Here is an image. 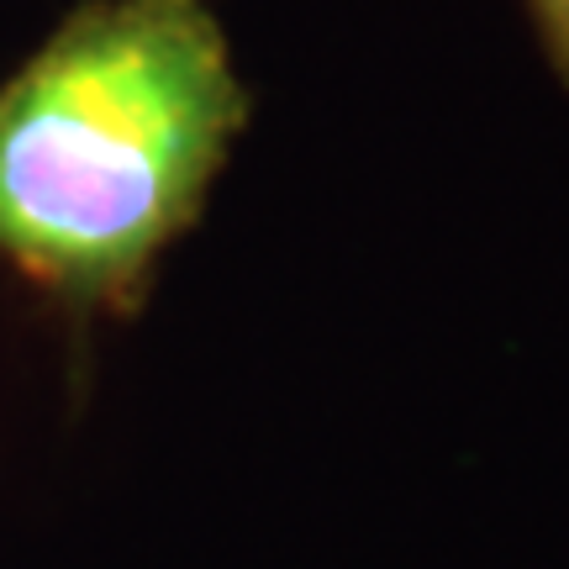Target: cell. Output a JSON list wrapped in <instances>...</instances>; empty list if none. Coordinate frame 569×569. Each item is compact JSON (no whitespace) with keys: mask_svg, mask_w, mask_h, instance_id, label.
Listing matches in <instances>:
<instances>
[{"mask_svg":"<svg viewBox=\"0 0 569 569\" xmlns=\"http://www.w3.org/2000/svg\"><path fill=\"white\" fill-rule=\"evenodd\" d=\"M243 127L206 0H84L0 84V259L80 317L132 311Z\"/></svg>","mask_w":569,"mask_h":569,"instance_id":"1","label":"cell"},{"mask_svg":"<svg viewBox=\"0 0 569 569\" xmlns=\"http://www.w3.org/2000/svg\"><path fill=\"white\" fill-rule=\"evenodd\" d=\"M528 6V21L538 32V48L549 59L553 80L569 90V0H522Z\"/></svg>","mask_w":569,"mask_h":569,"instance_id":"2","label":"cell"}]
</instances>
